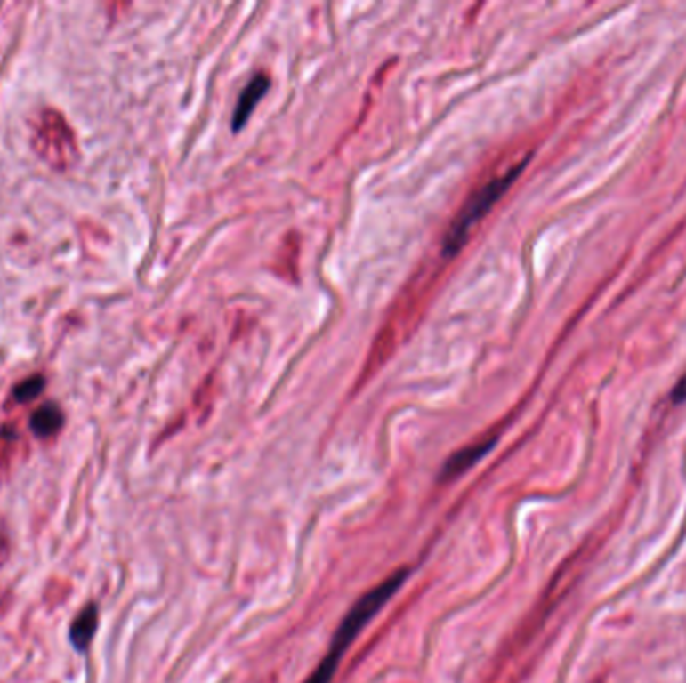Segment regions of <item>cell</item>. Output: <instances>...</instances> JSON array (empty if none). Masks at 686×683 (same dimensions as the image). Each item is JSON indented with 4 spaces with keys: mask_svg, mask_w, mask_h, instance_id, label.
Masks as SVG:
<instances>
[{
    "mask_svg": "<svg viewBox=\"0 0 686 683\" xmlns=\"http://www.w3.org/2000/svg\"><path fill=\"white\" fill-rule=\"evenodd\" d=\"M406 577H408L406 569L396 571V574L390 575L383 583L374 587L372 591H367L364 598L358 599L356 606L350 609V614L343 617L342 623H339L334 639H331L327 655L321 659L318 670L307 678L305 683H331V678H334V673L339 665V659H342V655L348 651L351 641L358 638L359 631L364 630V627L372 622L377 614H380L385 603L398 593L399 587L404 585Z\"/></svg>",
    "mask_w": 686,
    "mask_h": 683,
    "instance_id": "6da1fadb",
    "label": "cell"
},
{
    "mask_svg": "<svg viewBox=\"0 0 686 683\" xmlns=\"http://www.w3.org/2000/svg\"><path fill=\"white\" fill-rule=\"evenodd\" d=\"M526 163V158H522V161L510 166L508 171H504L498 177H492L490 181L484 182V185L468 198L444 237V249H441L444 257H456L457 253H460V249L466 245L470 233L474 231V227H478V222L492 211V206L498 203L504 195H506L512 182L524 171Z\"/></svg>",
    "mask_w": 686,
    "mask_h": 683,
    "instance_id": "7a4b0ae2",
    "label": "cell"
},
{
    "mask_svg": "<svg viewBox=\"0 0 686 683\" xmlns=\"http://www.w3.org/2000/svg\"><path fill=\"white\" fill-rule=\"evenodd\" d=\"M33 149L52 169L65 171L78 157L75 134L59 110L44 108L33 123Z\"/></svg>",
    "mask_w": 686,
    "mask_h": 683,
    "instance_id": "3957f363",
    "label": "cell"
},
{
    "mask_svg": "<svg viewBox=\"0 0 686 683\" xmlns=\"http://www.w3.org/2000/svg\"><path fill=\"white\" fill-rule=\"evenodd\" d=\"M496 445V437H490V439H484L480 443H474V445H468V447L460 449L457 453H454L452 457L448 459L444 470H441V479L444 481H452L456 478H460V475L466 473L468 470H472L480 459L486 457L488 453L492 451V447Z\"/></svg>",
    "mask_w": 686,
    "mask_h": 683,
    "instance_id": "277c9868",
    "label": "cell"
},
{
    "mask_svg": "<svg viewBox=\"0 0 686 683\" xmlns=\"http://www.w3.org/2000/svg\"><path fill=\"white\" fill-rule=\"evenodd\" d=\"M270 91V78L265 75H255L251 81L247 83L246 89L241 91L238 105H235L233 110V131H241L243 125L249 121L251 113H254L255 107L259 105V100L265 97V92Z\"/></svg>",
    "mask_w": 686,
    "mask_h": 683,
    "instance_id": "5b68a950",
    "label": "cell"
},
{
    "mask_svg": "<svg viewBox=\"0 0 686 683\" xmlns=\"http://www.w3.org/2000/svg\"><path fill=\"white\" fill-rule=\"evenodd\" d=\"M97 625H99V609L94 603H89V606L77 615L73 625H70V641H73V646L78 651H85L91 646L93 635L97 631Z\"/></svg>",
    "mask_w": 686,
    "mask_h": 683,
    "instance_id": "8992f818",
    "label": "cell"
},
{
    "mask_svg": "<svg viewBox=\"0 0 686 683\" xmlns=\"http://www.w3.org/2000/svg\"><path fill=\"white\" fill-rule=\"evenodd\" d=\"M62 423H65V415L57 403H46L41 405L33 415H30V429L36 437H52L61 431Z\"/></svg>",
    "mask_w": 686,
    "mask_h": 683,
    "instance_id": "52a82bcc",
    "label": "cell"
},
{
    "mask_svg": "<svg viewBox=\"0 0 686 683\" xmlns=\"http://www.w3.org/2000/svg\"><path fill=\"white\" fill-rule=\"evenodd\" d=\"M43 389H44L43 375H33V377H27L25 381H20V383L12 389V397L17 403H28L36 399V397L43 393Z\"/></svg>",
    "mask_w": 686,
    "mask_h": 683,
    "instance_id": "ba28073f",
    "label": "cell"
},
{
    "mask_svg": "<svg viewBox=\"0 0 686 683\" xmlns=\"http://www.w3.org/2000/svg\"><path fill=\"white\" fill-rule=\"evenodd\" d=\"M673 401H674V403H682V401H686V373H684V375H682L681 379H678V383H676L674 391H673Z\"/></svg>",
    "mask_w": 686,
    "mask_h": 683,
    "instance_id": "9c48e42d",
    "label": "cell"
}]
</instances>
